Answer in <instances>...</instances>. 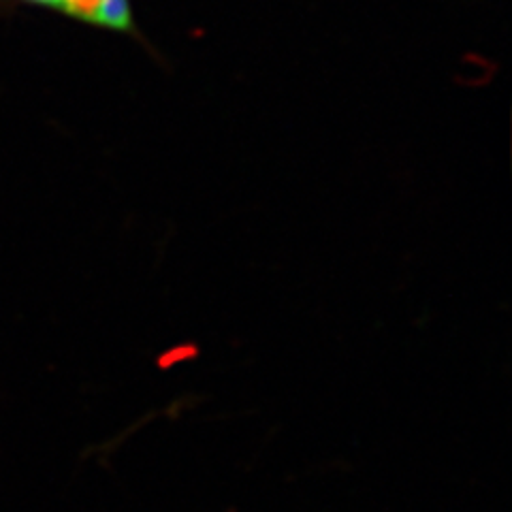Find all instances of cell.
Listing matches in <instances>:
<instances>
[{
    "instance_id": "obj_1",
    "label": "cell",
    "mask_w": 512,
    "mask_h": 512,
    "mask_svg": "<svg viewBox=\"0 0 512 512\" xmlns=\"http://www.w3.org/2000/svg\"><path fill=\"white\" fill-rule=\"evenodd\" d=\"M0 5L52 11L67 20L96 30L114 32V35L131 37L148 45L141 35V28L137 26L133 0H0Z\"/></svg>"
}]
</instances>
